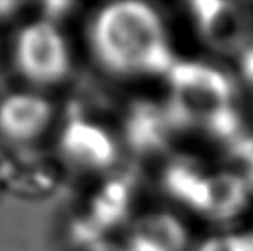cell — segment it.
<instances>
[{"instance_id": "obj_1", "label": "cell", "mask_w": 253, "mask_h": 251, "mask_svg": "<svg viewBox=\"0 0 253 251\" xmlns=\"http://www.w3.org/2000/svg\"><path fill=\"white\" fill-rule=\"evenodd\" d=\"M88 35L95 61L110 74L162 72L172 66L162 23L147 3L103 5L91 19Z\"/></svg>"}, {"instance_id": "obj_2", "label": "cell", "mask_w": 253, "mask_h": 251, "mask_svg": "<svg viewBox=\"0 0 253 251\" xmlns=\"http://www.w3.org/2000/svg\"><path fill=\"white\" fill-rule=\"evenodd\" d=\"M177 86L176 115L181 122H202L222 138H236L240 121L229 105L231 84L215 69L181 64L172 69Z\"/></svg>"}, {"instance_id": "obj_3", "label": "cell", "mask_w": 253, "mask_h": 251, "mask_svg": "<svg viewBox=\"0 0 253 251\" xmlns=\"http://www.w3.org/2000/svg\"><path fill=\"white\" fill-rule=\"evenodd\" d=\"M12 59L21 77L40 88L66 81L73 69L69 41L50 19L30 21L17 31Z\"/></svg>"}, {"instance_id": "obj_4", "label": "cell", "mask_w": 253, "mask_h": 251, "mask_svg": "<svg viewBox=\"0 0 253 251\" xmlns=\"http://www.w3.org/2000/svg\"><path fill=\"white\" fill-rule=\"evenodd\" d=\"M55 108L37 91H12L0 98V136L12 143H30L48 131Z\"/></svg>"}, {"instance_id": "obj_5", "label": "cell", "mask_w": 253, "mask_h": 251, "mask_svg": "<svg viewBox=\"0 0 253 251\" xmlns=\"http://www.w3.org/2000/svg\"><path fill=\"white\" fill-rule=\"evenodd\" d=\"M247 201V184L233 174H219L207 179V208L212 217L229 218Z\"/></svg>"}, {"instance_id": "obj_6", "label": "cell", "mask_w": 253, "mask_h": 251, "mask_svg": "<svg viewBox=\"0 0 253 251\" xmlns=\"http://www.w3.org/2000/svg\"><path fill=\"white\" fill-rule=\"evenodd\" d=\"M200 30L210 43L222 50L238 48L247 38V26L241 14L226 2H222L220 9L209 21L200 24Z\"/></svg>"}, {"instance_id": "obj_7", "label": "cell", "mask_w": 253, "mask_h": 251, "mask_svg": "<svg viewBox=\"0 0 253 251\" xmlns=\"http://www.w3.org/2000/svg\"><path fill=\"white\" fill-rule=\"evenodd\" d=\"M184 239L183 227L172 217H152L141 225L136 238V251H181Z\"/></svg>"}, {"instance_id": "obj_8", "label": "cell", "mask_w": 253, "mask_h": 251, "mask_svg": "<svg viewBox=\"0 0 253 251\" xmlns=\"http://www.w3.org/2000/svg\"><path fill=\"white\" fill-rule=\"evenodd\" d=\"M169 188L193 207L207 208V179L200 178L188 167H176L169 172Z\"/></svg>"}, {"instance_id": "obj_9", "label": "cell", "mask_w": 253, "mask_h": 251, "mask_svg": "<svg viewBox=\"0 0 253 251\" xmlns=\"http://www.w3.org/2000/svg\"><path fill=\"white\" fill-rule=\"evenodd\" d=\"M200 251H253L252 239L240 236H227V238L212 239L205 243Z\"/></svg>"}, {"instance_id": "obj_10", "label": "cell", "mask_w": 253, "mask_h": 251, "mask_svg": "<svg viewBox=\"0 0 253 251\" xmlns=\"http://www.w3.org/2000/svg\"><path fill=\"white\" fill-rule=\"evenodd\" d=\"M241 67H243V74L250 83H253V45L245 50L243 59H241Z\"/></svg>"}, {"instance_id": "obj_11", "label": "cell", "mask_w": 253, "mask_h": 251, "mask_svg": "<svg viewBox=\"0 0 253 251\" xmlns=\"http://www.w3.org/2000/svg\"><path fill=\"white\" fill-rule=\"evenodd\" d=\"M245 155H247V158L250 160V178H252V181H253V143H252V146L248 148V151Z\"/></svg>"}, {"instance_id": "obj_12", "label": "cell", "mask_w": 253, "mask_h": 251, "mask_svg": "<svg viewBox=\"0 0 253 251\" xmlns=\"http://www.w3.org/2000/svg\"><path fill=\"white\" fill-rule=\"evenodd\" d=\"M252 241H253V238H252Z\"/></svg>"}]
</instances>
